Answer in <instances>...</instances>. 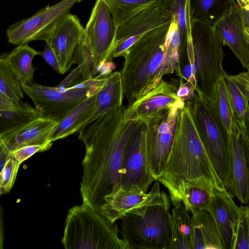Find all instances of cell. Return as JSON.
I'll return each mask as SVG.
<instances>
[{"instance_id":"1","label":"cell","mask_w":249,"mask_h":249,"mask_svg":"<svg viewBox=\"0 0 249 249\" xmlns=\"http://www.w3.org/2000/svg\"><path fill=\"white\" fill-rule=\"evenodd\" d=\"M124 109L123 106L90 119L78 132L85 146L80 184L83 202L101 214L102 207L121 188L125 150L136 123L123 121Z\"/></svg>"},{"instance_id":"2","label":"cell","mask_w":249,"mask_h":249,"mask_svg":"<svg viewBox=\"0 0 249 249\" xmlns=\"http://www.w3.org/2000/svg\"><path fill=\"white\" fill-rule=\"evenodd\" d=\"M172 18L145 33L126 52L120 71L123 92L128 105L146 95L163 79L164 75L181 77V40Z\"/></svg>"},{"instance_id":"3","label":"cell","mask_w":249,"mask_h":249,"mask_svg":"<svg viewBox=\"0 0 249 249\" xmlns=\"http://www.w3.org/2000/svg\"><path fill=\"white\" fill-rule=\"evenodd\" d=\"M157 180L168 191L172 204L182 202L183 192L189 187L225 189L201 141L189 101L180 109L172 149Z\"/></svg>"},{"instance_id":"4","label":"cell","mask_w":249,"mask_h":249,"mask_svg":"<svg viewBox=\"0 0 249 249\" xmlns=\"http://www.w3.org/2000/svg\"><path fill=\"white\" fill-rule=\"evenodd\" d=\"M117 224L85 203L68 212L61 243L66 249H127Z\"/></svg>"},{"instance_id":"5","label":"cell","mask_w":249,"mask_h":249,"mask_svg":"<svg viewBox=\"0 0 249 249\" xmlns=\"http://www.w3.org/2000/svg\"><path fill=\"white\" fill-rule=\"evenodd\" d=\"M191 38L186 57L195 72L196 92L213 101L220 78L227 74L222 65L223 42L213 25L195 19L192 24Z\"/></svg>"},{"instance_id":"6","label":"cell","mask_w":249,"mask_h":249,"mask_svg":"<svg viewBox=\"0 0 249 249\" xmlns=\"http://www.w3.org/2000/svg\"><path fill=\"white\" fill-rule=\"evenodd\" d=\"M171 203L142 206L121 217L120 233L127 249H169Z\"/></svg>"},{"instance_id":"7","label":"cell","mask_w":249,"mask_h":249,"mask_svg":"<svg viewBox=\"0 0 249 249\" xmlns=\"http://www.w3.org/2000/svg\"><path fill=\"white\" fill-rule=\"evenodd\" d=\"M199 136L210 160L225 189L231 186L229 135L219 118L213 102L196 92L190 101Z\"/></svg>"},{"instance_id":"8","label":"cell","mask_w":249,"mask_h":249,"mask_svg":"<svg viewBox=\"0 0 249 249\" xmlns=\"http://www.w3.org/2000/svg\"><path fill=\"white\" fill-rule=\"evenodd\" d=\"M107 79L101 74L63 89L34 83H21L24 93L33 101L39 117L60 121L77 105L98 90Z\"/></svg>"},{"instance_id":"9","label":"cell","mask_w":249,"mask_h":249,"mask_svg":"<svg viewBox=\"0 0 249 249\" xmlns=\"http://www.w3.org/2000/svg\"><path fill=\"white\" fill-rule=\"evenodd\" d=\"M184 104L181 102L143 123L148 168L155 180L162 175L169 158Z\"/></svg>"},{"instance_id":"10","label":"cell","mask_w":249,"mask_h":249,"mask_svg":"<svg viewBox=\"0 0 249 249\" xmlns=\"http://www.w3.org/2000/svg\"><path fill=\"white\" fill-rule=\"evenodd\" d=\"M154 181L155 179L147 166L145 125L136 122L125 150L121 189L124 191L146 193Z\"/></svg>"},{"instance_id":"11","label":"cell","mask_w":249,"mask_h":249,"mask_svg":"<svg viewBox=\"0 0 249 249\" xmlns=\"http://www.w3.org/2000/svg\"><path fill=\"white\" fill-rule=\"evenodd\" d=\"M117 27L105 0H96L84 28V36L93 63L99 72L107 62L112 61Z\"/></svg>"},{"instance_id":"12","label":"cell","mask_w":249,"mask_h":249,"mask_svg":"<svg viewBox=\"0 0 249 249\" xmlns=\"http://www.w3.org/2000/svg\"><path fill=\"white\" fill-rule=\"evenodd\" d=\"M76 2V0H62L10 25L6 31L8 41L18 45L34 40L46 41L57 23L70 13Z\"/></svg>"},{"instance_id":"13","label":"cell","mask_w":249,"mask_h":249,"mask_svg":"<svg viewBox=\"0 0 249 249\" xmlns=\"http://www.w3.org/2000/svg\"><path fill=\"white\" fill-rule=\"evenodd\" d=\"M170 18L166 17L160 5L147 8L124 22L117 28L112 59L123 57L127 50L145 33Z\"/></svg>"},{"instance_id":"14","label":"cell","mask_w":249,"mask_h":249,"mask_svg":"<svg viewBox=\"0 0 249 249\" xmlns=\"http://www.w3.org/2000/svg\"><path fill=\"white\" fill-rule=\"evenodd\" d=\"M178 88L163 79L155 88L124 107L123 121L144 123L150 118L183 102L177 94Z\"/></svg>"},{"instance_id":"15","label":"cell","mask_w":249,"mask_h":249,"mask_svg":"<svg viewBox=\"0 0 249 249\" xmlns=\"http://www.w3.org/2000/svg\"><path fill=\"white\" fill-rule=\"evenodd\" d=\"M84 33V28L78 17L69 13L57 23L45 41L56 56L60 74H64L71 68L73 53Z\"/></svg>"},{"instance_id":"16","label":"cell","mask_w":249,"mask_h":249,"mask_svg":"<svg viewBox=\"0 0 249 249\" xmlns=\"http://www.w3.org/2000/svg\"><path fill=\"white\" fill-rule=\"evenodd\" d=\"M232 197L226 189L213 186L207 209L216 223L224 249H232L239 216L240 207Z\"/></svg>"},{"instance_id":"17","label":"cell","mask_w":249,"mask_h":249,"mask_svg":"<svg viewBox=\"0 0 249 249\" xmlns=\"http://www.w3.org/2000/svg\"><path fill=\"white\" fill-rule=\"evenodd\" d=\"M213 27L223 45L230 48L243 67L249 72V58L244 34V21L240 6L236 3L226 11L213 24Z\"/></svg>"},{"instance_id":"18","label":"cell","mask_w":249,"mask_h":249,"mask_svg":"<svg viewBox=\"0 0 249 249\" xmlns=\"http://www.w3.org/2000/svg\"><path fill=\"white\" fill-rule=\"evenodd\" d=\"M171 202L169 196L160 190L156 180L148 193L124 191L120 189L101 209V214L115 223L127 211L142 206Z\"/></svg>"},{"instance_id":"19","label":"cell","mask_w":249,"mask_h":249,"mask_svg":"<svg viewBox=\"0 0 249 249\" xmlns=\"http://www.w3.org/2000/svg\"><path fill=\"white\" fill-rule=\"evenodd\" d=\"M241 127L236 121L229 135V146L231 173V195L242 204L249 203V169L245 157Z\"/></svg>"},{"instance_id":"20","label":"cell","mask_w":249,"mask_h":249,"mask_svg":"<svg viewBox=\"0 0 249 249\" xmlns=\"http://www.w3.org/2000/svg\"><path fill=\"white\" fill-rule=\"evenodd\" d=\"M57 123L39 117L16 130L0 134V146L12 152L29 145H52L50 138Z\"/></svg>"},{"instance_id":"21","label":"cell","mask_w":249,"mask_h":249,"mask_svg":"<svg viewBox=\"0 0 249 249\" xmlns=\"http://www.w3.org/2000/svg\"><path fill=\"white\" fill-rule=\"evenodd\" d=\"M191 213L192 249H224L216 223L210 212L197 210Z\"/></svg>"},{"instance_id":"22","label":"cell","mask_w":249,"mask_h":249,"mask_svg":"<svg viewBox=\"0 0 249 249\" xmlns=\"http://www.w3.org/2000/svg\"><path fill=\"white\" fill-rule=\"evenodd\" d=\"M98 90L77 105L60 121L51 136L52 142L64 139L78 132L92 115L96 95Z\"/></svg>"},{"instance_id":"23","label":"cell","mask_w":249,"mask_h":249,"mask_svg":"<svg viewBox=\"0 0 249 249\" xmlns=\"http://www.w3.org/2000/svg\"><path fill=\"white\" fill-rule=\"evenodd\" d=\"M124 96L120 71L111 72L97 92L90 119L120 108L123 106Z\"/></svg>"},{"instance_id":"24","label":"cell","mask_w":249,"mask_h":249,"mask_svg":"<svg viewBox=\"0 0 249 249\" xmlns=\"http://www.w3.org/2000/svg\"><path fill=\"white\" fill-rule=\"evenodd\" d=\"M226 84L236 121L244 127L249 101V72L225 76Z\"/></svg>"},{"instance_id":"25","label":"cell","mask_w":249,"mask_h":249,"mask_svg":"<svg viewBox=\"0 0 249 249\" xmlns=\"http://www.w3.org/2000/svg\"><path fill=\"white\" fill-rule=\"evenodd\" d=\"M171 239L169 249H192L191 216L182 202L172 204Z\"/></svg>"},{"instance_id":"26","label":"cell","mask_w":249,"mask_h":249,"mask_svg":"<svg viewBox=\"0 0 249 249\" xmlns=\"http://www.w3.org/2000/svg\"><path fill=\"white\" fill-rule=\"evenodd\" d=\"M161 7L166 17L176 22L181 40L182 54L186 53L187 45L191 41L193 21L190 0H163Z\"/></svg>"},{"instance_id":"27","label":"cell","mask_w":249,"mask_h":249,"mask_svg":"<svg viewBox=\"0 0 249 249\" xmlns=\"http://www.w3.org/2000/svg\"><path fill=\"white\" fill-rule=\"evenodd\" d=\"M3 53L20 84L33 82L36 68L34 67L32 61L36 55H39L40 52L30 47L28 43H25L18 45L8 53Z\"/></svg>"},{"instance_id":"28","label":"cell","mask_w":249,"mask_h":249,"mask_svg":"<svg viewBox=\"0 0 249 249\" xmlns=\"http://www.w3.org/2000/svg\"><path fill=\"white\" fill-rule=\"evenodd\" d=\"M24 93L19 80L2 53L0 58V103L19 105Z\"/></svg>"},{"instance_id":"29","label":"cell","mask_w":249,"mask_h":249,"mask_svg":"<svg viewBox=\"0 0 249 249\" xmlns=\"http://www.w3.org/2000/svg\"><path fill=\"white\" fill-rule=\"evenodd\" d=\"M39 117L36 107L23 102L15 108L0 110V134L16 130Z\"/></svg>"},{"instance_id":"30","label":"cell","mask_w":249,"mask_h":249,"mask_svg":"<svg viewBox=\"0 0 249 249\" xmlns=\"http://www.w3.org/2000/svg\"><path fill=\"white\" fill-rule=\"evenodd\" d=\"M236 3L235 0H190L193 19L212 25Z\"/></svg>"},{"instance_id":"31","label":"cell","mask_w":249,"mask_h":249,"mask_svg":"<svg viewBox=\"0 0 249 249\" xmlns=\"http://www.w3.org/2000/svg\"><path fill=\"white\" fill-rule=\"evenodd\" d=\"M117 28L137 13L149 7L160 5L163 0H105Z\"/></svg>"},{"instance_id":"32","label":"cell","mask_w":249,"mask_h":249,"mask_svg":"<svg viewBox=\"0 0 249 249\" xmlns=\"http://www.w3.org/2000/svg\"><path fill=\"white\" fill-rule=\"evenodd\" d=\"M212 102L220 120L229 135L236 121L227 89L225 76H222L217 83Z\"/></svg>"},{"instance_id":"33","label":"cell","mask_w":249,"mask_h":249,"mask_svg":"<svg viewBox=\"0 0 249 249\" xmlns=\"http://www.w3.org/2000/svg\"><path fill=\"white\" fill-rule=\"evenodd\" d=\"M212 188L194 186L186 188L182 195V202L188 212L207 210Z\"/></svg>"},{"instance_id":"34","label":"cell","mask_w":249,"mask_h":249,"mask_svg":"<svg viewBox=\"0 0 249 249\" xmlns=\"http://www.w3.org/2000/svg\"><path fill=\"white\" fill-rule=\"evenodd\" d=\"M232 249H249V205L240 207Z\"/></svg>"},{"instance_id":"35","label":"cell","mask_w":249,"mask_h":249,"mask_svg":"<svg viewBox=\"0 0 249 249\" xmlns=\"http://www.w3.org/2000/svg\"><path fill=\"white\" fill-rule=\"evenodd\" d=\"M21 163L13 155L0 170V194L1 195L8 193L16 181L17 173Z\"/></svg>"},{"instance_id":"36","label":"cell","mask_w":249,"mask_h":249,"mask_svg":"<svg viewBox=\"0 0 249 249\" xmlns=\"http://www.w3.org/2000/svg\"><path fill=\"white\" fill-rule=\"evenodd\" d=\"M52 145H29L12 152V155L21 163L38 152L49 149Z\"/></svg>"},{"instance_id":"37","label":"cell","mask_w":249,"mask_h":249,"mask_svg":"<svg viewBox=\"0 0 249 249\" xmlns=\"http://www.w3.org/2000/svg\"><path fill=\"white\" fill-rule=\"evenodd\" d=\"M177 94L184 102L191 101L196 96V89L190 82L186 81L184 83L181 79L179 86L177 89Z\"/></svg>"},{"instance_id":"38","label":"cell","mask_w":249,"mask_h":249,"mask_svg":"<svg viewBox=\"0 0 249 249\" xmlns=\"http://www.w3.org/2000/svg\"><path fill=\"white\" fill-rule=\"evenodd\" d=\"M39 55L45 60L56 72L59 73V68L56 56L50 46L46 43L43 50L40 52Z\"/></svg>"},{"instance_id":"39","label":"cell","mask_w":249,"mask_h":249,"mask_svg":"<svg viewBox=\"0 0 249 249\" xmlns=\"http://www.w3.org/2000/svg\"><path fill=\"white\" fill-rule=\"evenodd\" d=\"M242 140L245 157L249 169V105L246 113L245 126L242 129Z\"/></svg>"},{"instance_id":"40","label":"cell","mask_w":249,"mask_h":249,"mask_svg":"<svg viewBox=\"0 0 249 249\" xmlns=\"http://www.w3.org/2000/svg\"><path fill=\"white\" fill-rule=\"evenodd\" d=\"M242 12L244 21V34L247 44L249 58V7L243 9Z\"/></svg>"},{"instance_id":"41","label":"cell","mask_w":249,"mask_h":249,"mask_svg":"<svg viewBox=\"0 0 249 249\" xmlns=\"http://www.w3.org/2000/svg\"><path fill=\"white\" fill-rule=\"evenodd\" d=\"M12 152L7 150L6 148L0 146V169L2 170L10 157Z\"/></svg>"},{"instance_id":"42","label":"cell","mask_w":249,"mask_h":249,"mask_svg":"<svg viewBox=\"0 0 249 249\" xmlns=\"http://www.w3.org/2000/svg\"><path fill=\"white\" fill-rule=\"evenodd\" d=\"M237 3L240 6V7H243L249 4V0H236Z\"/></svg>"},{"instance_id":"43","label":"cell","mask_w":249,"mask_h":249,"mask_svg":"<svg viewBox=\"0 0 249 249\" xmlns=\"http://www.w3.org/2000/svg\"><path fill=\"white\" fill-rule=\"evenodd\" d=\"M76 0V2H80L81 1H82L83 0Z\"/></svg>"}]
</instances>
